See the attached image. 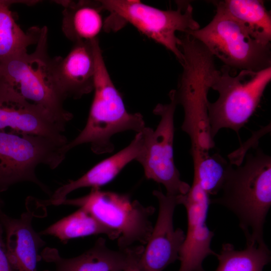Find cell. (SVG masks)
<instances>
[{
  "label": "cell",
  "instance_id": "cell-8",
  "mask_svg": "<svg viewBox=\"0 0 271 271\" xmlns=\"http://www.w3.org/2000/svg\"><path fill=\"white\" fill-rule=\"evenodd\" d=\"M216 12L204 27L187 34L201 42L231 69L257 71L271 66L270 45L262 44L216 4Z\"/></svg>",
  "mask_w": 271,
  "mask_h": 271
},
{
  "label": "cell",
  "instance_id": "cell-5",
  "mask_svg": "<svg viewBox=\"0 0 271 271\" xmlns=\"http://www.w3.org/2000/svg\"><path fill=\"white\" fill-rule=\"evenodd\" d=\"M104 10L110 13L104 29L117 30L124 23L134 26L139 32L172 52L181 64L183 55L180 49L177 31L183 33L198 30L190 2H178L176 10H163L135 0H101Z\"/></svg>",
  "mask_w": 271,
  "mask_h": 271
},
{
  "label": "cell",
  "instance_id": "cell-22",
  "mask_svg": "<svg viewBox=\"0 0 271 271\" xmlns=\"http://www.w3.org/2000/svg\"><path fill=\"white\" fill-rule=\"evenodd\" d=\"M215 271H262L271 259L270 251L265 243L247 244L243 250L235 249L233 244H222Z\"/></svg>",
  "mask_w": 271,
  "mask_h": 271
},
{
  "label": "cell",
  "instance_id": "cell-7",
  "mask_svg": "<svg viewBox=\"0 0 271 271\" xmlns=\"http://www.w3.org/2000/svg\"><path fill=\"white\" fill-rule=\"evenodd\" d=\"M64 143L42 136L0 130V193L18 183L35 184L50 194L36 169L40 164L54 169L65 158Z\"/></svg>",
  "mask_w": 271,
  "mask_h": 271
},
{
  "label": "cell",
  "instance_id": "cell-21",
  "mask_svg": "<svg viewBox=\"0 0 271 271\" xmlns=\"http://www.w3.org/2000/svg\"><path fill=\"white\" fill-rule=\"evenodd\" d=\"M39 233L41 235L55 237L65 243L71 239L101 234L107 235L111 240L119 237L117 232L103 226L81 208L51 224Z\"/></svg>",
  "mask_w": 271,
  "mask_h": 271
},
{
  "label": "cell",
  "instance_id": "cell-18",
  "mask_svg": "<svg viewBox=\"0 0 271 271\" xmlns=\"http://www.w3.org/2000/svg\"><path fill=\"white\" fill-rule=\"evenodd\" d=\"M57 2L64 8L62 29L68 39L75 43L98 38L105 22L100 1Z\"/></svg>",
  "mask_w": 271,
  "mask_h": 271
},
{
  "label": "cell",
  "instance_id": "cell-23",
  "mask_svg": "<svg viewBox=\"0 0 271 271\" xmlns=\"http://www.w3.org/2000/svg\"><path fill=\"white\" fill-rule=\"evenodd\" d=\"M193 161V178L209 196L218 194L233 165L218 153L207 154Z\"/></svg>",
  "mask_w": 271,
  "mask_h": 271
},
{
  "label": "cell",
  "instance_id": "cell-10",
  "mask_svg": "<svg viewBox=\"0 0 271 271\" xmlns=\"http://www.w3.org/2000/svg\"><path fill=\"white\" fill-rule=\"evenodd\" d=\"M170 102L158 104L153 113L160 116L156 128L145 127L141 131L143 146L136 161L142 166L146 178L162 184L166 195H185L190 186L182 181L175 165L173 153L174 114L177 104L174 89L169 94Z\"/></svg>",
  "mask_w": 271,
  "mask_h": 271
},
{
  "label": "cell",
  "instance_id": "cell-17",
  "mask_svg": "<svg viewBox=\"0 0 271 271\" xmlns=\"http://www.w3.org/2000/svg\"><path fill=\"white\" fill-rule=\"evenodd\" d=\"M40 256L41 260L54 265V271H123L127 260L126 249L111 250L101 237L91 248L74 257H63L57 249L49 247L43 250Z\"/></svg>",
  "mask_w": 271,
  "mask_h": 271
},
{
  "label": "cell",
  "instance_id": "cell-1",
  "mask_svg": "<svg viewBox=\"0 0 271 271\" xmlns=\"http://www.w3.org/2000/svg\"><path fill=\"white\" fill-rule=\"evenodd\" d=\"M219 193L210 198V204L222 205L235 214L246 245L265 243L263 226L271 206L270 156L260 148L245 155L244 163L231 168Z\"/></svg>",
  "mask_w": 271,
  "mask_h": 271
},
{
  "label": "cell",
  "instance_id": "cell-4",
  "mask_svg": "<svg viewBox=\"0 0 271 271\" xmlns=\"http://www.w3.org/2000/svg\"><path fill=\"white\" fill-rule=\"evenodd\" d=\"M48 29L41 28L35 50L14 55L0 63V80L28 101L45 110L65 126L73 117L63 106L65 100L56 76L57 58L47 50Z\"/></svg>",
  "mask_w": 271,
  "mask_h": 271
},
{
  "label": "cell",
  "instance_id": "cell-16",
  "mask_svg": "<svg viewBox=\"0 0 271 271\" xmlns=\"http://www.w3.org/2000/svg\"><path fill=\"white\" fill-rule=\"evenodd\" d=\"M92 41L75 43L65 58H57V81L65 99H79L93 90L95 66Z\"/></svg>",
  "mask_w": 271,
  "mask_h": 271
},
{
  "label": "cell",
  "instance_id": "cell-6",
  "mask_svg": "<svg viewBox=\"0 0 271 271\" xmlns=\"http://www.w3.org/2000/svg\"><path fill=\"white\" fill-rule=\"evenodd\" d=\"M270 80L271 66L257 71L240 70L236 75L225 66L215 70L211 88L218 92L219 97L214 102L207 103L213 140L223 128L238 133L255 110Z\"/></svg>",
  "mask_w": 271,
  "mask_h": 271
},
{
  "label": "cell",
  "instance_id": "cell-3",
  "mask_svg": "<svg viewBox=\"0 0 271 271\" xmlns=\"http://www.w3.org/2000/svg\"><path fill=\"white\" fill-rule=\"evenodd\" d=\"M183 55V72L174 89L177 104L182 106V130L190 137L191 149L207 151L215 143L210 136L207 113V94L217 69L214 57L199 41L189 35L180 38Z\"/></svg>",
  "mask_w": 271,
  "mask_h": 271
},
{
  "label": "cell",
  "instance_id": "cell-9",
  "mask_svg": "<svg viewBox=\"0 0 271 271\" xmlns=\"http://www.w3.org/2000/svg\"><path fill=\"white\" fill-rule=\"evenodd\" d=\"M61 205L83 208L103 226L117 232L119 249H126L135 242L146 244L153 230L150 217L155 208L132 201L127 194L91 188L88 194L66 198Z\"/></svg>",
  "mask_w": 271,
  "mask_h": 271
},
{
  "label": "cell",
  "instance_id": "cell-15",
  "mask_svg": "<svg viewBox=\"0 0 271 271\" xmlns=\"http://www.w3.org/2000/svg\"><path fill=\"white\" fill-rule=\"evenodd\" d=\"M142 132L137 133L130 143L113 155L99 162L80 178L70 180L55 190L50 198L40 200L43 206L61 205L67 196L78 189L100 188L112 181L130 162L136 160L143 149Z\"/></svg>",
  "mask_w": 271,
  "mask_h": 271
},
{
  "label": "cell",
  "instance_id": "cell-19",
  "mask_svg": "<svg viewBox=\"0 0 271 271\" xmlns=\"http://www.w3.org/2000/svg\"><path fill=\"white\" fill-rule=\"evenodd\" d=\"M240 23L259 42L269 45L271 17L262 1L226 0L216 3Z\"/></svg>",
  "mask_w": 271,
  "mask_h": 271
},
{
  "label": "cell",
  "instance_id": "cell-11",
  "mask_svg": "<svg viewBox=\"0 0 271 271\" xmlns=\"http://www.w3.org/2000/svg\"><path fill=\"white\" fill-rule=\"evenodd\" d=\"M179 204L183 205L187 211V231L179 254L178 271H205L202 267L204 259L216 255L210 247L214 233L206 224L210 196L193 178L188 193L179 196Z\"/></svg>",
  "mask_w": 271,
  "mask_h": 271
},
{
  "label": "cell",
  "instance_id": "cell-14",
  "mask_svg": "<svg viewBox=\"0 0 271 271\" xmlns=\"http://www.w3.org/2000/svg\"><path fill=\"white\" fill-rule=\"evenodd\" d=\"M0 204V222L5 235L7 256L13 271H37L41 260L40 250L45 242L32 226V220L38 215L39 200L30 201L27 209L19 218L5 213Z\"/></svg>",
  "mask_w": 271,
  "mask_h": 271
},
{
  "label": "cell",
  "instance_id": "cell-13",
  "mask_svg": "<svg viewBox=\"0 0 271 271\" xmlns=\"http://www.w3.org/2000/svg\"><path fill=\"white\" fill-rule=\"evenodd\" d=\"M65 126L0 80V130L42 136L67 143Z\"/></svg>",
  "mask_w": 271,
  "mask_h": 271
},
{
  "label": "cell",
  "instance_id": "cell-26",
  "mask_svg": "<svg viewBox=\"0 0 271 271\" xmlns=\"http://www.w3.org/2000/svg\"><path fill=\"white\" fill-rule=\"evenodd\" d=\"M2 201V200L1 198H0V202Z\"/></svg>",
  "mask_w": 271,
  "mask_h": 271
},
{
  "label": "cell",
  "instance_id": "cell-24",
  "mask_svg": "<svg viewBox=\"0 0 271 271\" xmlns=\"http://www.w3.org/2000/svg\"><path fill=\"white\" fill-rule=\"evenodd\" d=\"M144 249L143 245L130 246L126 248L127 260L123 271H145L140 262Z\"/></svg>",
  "mask_w": 271,
  "mask_h": 271
},
{
  "label": "cell",
  "instance_id": "cell-25",
  "mask_svg": "<svg viewBox=\"0 0 271 271\" xmlns=\"http://www.w3.org/2000/svg\"><path fill=\"white\" fill-rule=\"evenodd\" d=\"M3 227L0 222V271H13L6 250Z\"/></svg>",
  "mask_w": 271,
  "mask_h": 271
},
{
  "label": "cell",
  "instance_id": "cell-2",
  "mask_svg": "<svg viewBox=\"0 0 271 271\" xmlns=\"http://www.w3.org/2000/svg\"><path fill=\"white\" fill-rule=\"evenodd\" d=\"M92 42L95 66L93 100L85 126L68 142L65 149L68 152L77 146L89 144L94 153L101 155L113 151L114 146L111 141L113 135L129 130L140 132L145 123L142 114L126 110L107 69L98 39Z\"/></svg>",
  "mask_w": 271,
  "mask_h": 271
},
{
  "label": "cell",
  "instance_id": "cell-12",
  "mask_svg": "<svg viewBox=\"0 0 271 271\" xmlns=\"http://www.w3.org/2000/svg\"><path fill=\"white\" fill-rule=\"evenodd\" d=\"M153 194L158 201V216L140 262L145 271H163L179 260L185 234L181 228L175 229L173 225L179 195L168 196L157 190L153 191Z\"/></svg>",
  "mask_w": 271,
  "mask_h": 271
},
{
  "label": "cell",
  "instance_id": "cell-20",
  "mask_svg": "<svg viewBox=\"0 0 271 271\" xmlns=\"http://www.w3.org/2000/svg\"><path fill=\"white\" fill-rule=\"evenodd\" d=\"M16 2L0 0V63L37 44L41 34V28L32 27L25 32L17 24L10 9Z\"/></svg>",
  "mask_w": 271,
  "mask_h": 271
}]
</instances>
